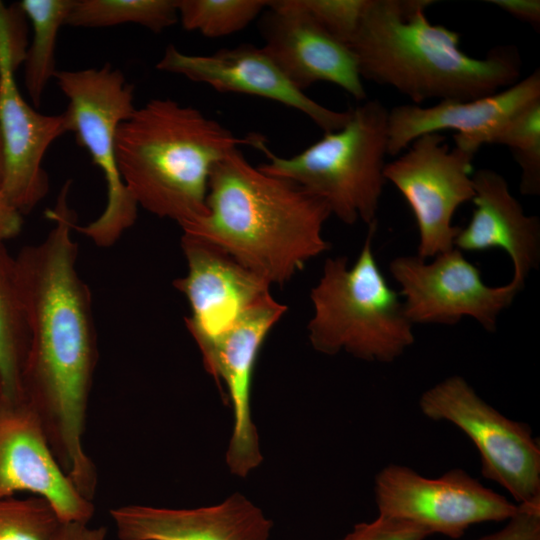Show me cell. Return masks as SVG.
I'll use <instances>...</instances> for the list:
<instances>
[{
	"label": "cell",
	"instance_id": "44dd1931",
	"mask_svg": "<svg viewBox=\"0 0 540 540\" xmlns=\"http://www.w3.org/2000/svg\"><path fill=\"white\" fill-rule=\"evenodd\" d=\"M30 334L15 257L0 240V398L22 400Z\"/></svg>",
	"mask_w": 540,
	"mask_h": 540
},
{
	"label": "cell",
	"instance_id": "ac0fdd59",
	"mask_svg": "<svg viewBox=\"0 0 540 540\" xmlns=\"http://www.w3.org/2000/svg\"><path fill=\"white\" fill-rule=\"evenodd\" d=\"M538 99L540 70L535 69L515 84L477 99L395 106L388 112L387 153L396 156L422 135L453 130L455 147L475 155L514 114Z\"/></svg>",
	"mask_w": 540,
	"mask_h": 540
},
{
	"label": "cell",
	"instance_id": "7402d4cb",
	"mask_svg": "<svg viewBox=\"0 0 540 540\" xmlns=\"http://www.w3.org/2000/svg\"><path fill=\"white\" fill-rule=\"evenodd\" d=\"M74 0H22L18 6L32 26V39L26 48L24 84L35 107L39 106L49 81L56 72L58 34Z\"/></svg>",
	"mask_w": 540,
	"mask_h": 540
},
{
	"label": "cell",
	"instance_id": "3957f363",
	"mask_svg": "<svg viewBox=\"0 0 540 540\" xmlns=\"http://www.w3.org/2000/svg\"><path fill=\"white\" fill-rule=\"evenodd\" d=\"M433 0H370L349 46L362 79L390 86L415 105L428 99L472 100L519 81L522 63L515 46L474 58L460 49V34L432 24Z\"/></svg>",
	"mask_w": 540,
	"mask_h": 540
},
{
	"label": "cell",
	"instance_id": "4dcf8cb0",
	"mask_svg": "<svg viewBox=\"0 0 540 540\" xmlns=\"http://www.w3.org/2000/svg\"><path fill=\"white\" fill-rule=\"evenodd\" d=\"M22 214L15 209L0 191V240L16 237L22 229Z\"/></svg>",
	"mask_w": 540,
	"mask_h": 540
},
{
	"label": "cell",
	"instance_id": "30bf717a",
	"mask_svg": "<svg viewBox=\"0 0 540 540\" xmlns=\"http://www.w3.org/2000/svg\"><path fill=\"white\" fill-rule=\"evenodd\" d=\"M374 495L380 516L453 539L471 525L509 520L519 510L460 468L427 478L410 467L389 464L375 476Z\"/></svg>",
	"mask_w": 540,
	"mask_h": 540
},
{
	"label": "cell",
	"instance_id": "1f68e13d",
	"mask_svg": "<svg viewBox=\"0 0 540 540\" xmlns=\"http://www.w3.org/2000/svg\"><path fill=\"white\" fill-rule=\"evenodd\" d=\"M107 530L104 526L90 527L88 523H63L56 540H105Z\"/></svg>",
	"mask_w": 540,
	"mask_h": 540
},
{
	"label": "cell",
	"instance_id": "7c38bea8",
	"mask_svg": "<svg viewBox=\"0 0 540 540\" xmlns=\"http://www.w3.org/2000/svg\"><path fill=\"white\" fill-rule=\"evenodd\" d=\"M389 270L401 287L412 324L454 325L470 317L494 332L499 314L523 288L513 280L498 287L486 285L480 270L456 248L431 263L419 256H400L390 262Z\"/></svg>",
	"mask_w": 540,
	"mask_h": 540
},
{
	"label": "cell",
	"instance_id": "9a60e30c",
	"mask_svg": "<svg viewBox=\"0 0 540 540\" xmlns=\"http://www.w3.org/2000/svg\"><path fill=\"white\" fill-rule=\"evenodd\" d=\"M156 68L204 83L221 93H242L279 102L309 117L324 133L342 128L350 109L327 108L298 89L263 48L243 44L211 55L187 54L169 45Z\"/></svg>",
	"mask_w": 540,
	"mask_h": 540
},
{
	"label": "cell",
	"instance_id": "8fae6325",
	"mask_svg": "<svg viewBox=\"0 0 540 540\" xmlns=\"http://www.w3.org/2000/svg\"><path fill=\"white\" fill-rule=\"evenodd\" d=\"M474 154L449 148L440 133L425 134L402 156L385 165L384 177L410 206L419 230L418 256L436 257L454 248L460 227L452 218L472 201Z\"/></svg>",
	"mask_w": 540,
	"mask_h": 540
},
{
	"label": "cell",
	"instance_id": "cb8c5ba5",
	"mask_svg": "<svg viewBox=\"0 0 540 540\" xmlns=\"http://www.w3.org/2000/svg\"><path fill=\"white\" fill-rule=\"evenodd\" d=\"M264 0H176L178 20L188 31L219 38L246 28L267 8Z\"/></svg>",
	"mask_w": 540,
	"mask_h": 540
},
{
	"label": "cell",
	"instance_id": "83f0119b",
	"mask_svg": "<svg viewBox=\"0 0 540 540\" xmlns=\"http://www.w3.org/2000/svg\"><path fill=\"white\" fill-rule=\"evenodd\" d=\"M431 534L412 523L378 515L354 526L341 540H424Z\"/></svg>",
	"mask_w": 540,
	"mask_h": 540
},
{
	"label": "cell",
	"instance_id": "d6a6232c",
	"mask_svg": "<svg viewBox=\"0 0 540 540\" xmlns=\"http://www.w3.org/2000/svg\"><path fill=\"white\" fill-rule=\"evenodd\" d=\"M3 169H4V162H3V148H2V139L0 134V187L3 179Z\"/></svg>",
	"mask_w": 540,
	"mask_h": 540
},
{
	"label": "cell",
	"instance_id": "8992f818",
	"mask_svg": "<svg viewBox=\"0 0 540 540\" xmlns=\"http://www.w3.org/2000/svg\"><path fill=\"white\" fill-rule=\"evenodd\" d=\"M389 110L378 100L354 109L346 124L291 157L277 156L261 135L252 146L267 157L263 172L288 179L323 200L343 223H376L383 187Z\"/></svg>",
	"mask_w": 540,
	"mask_h": 540
},
{
	"label": "cell",
	"instance_id": "5bb4252c",
	"mask_svg": "<svg viewBox=\"0 0 540 540\" xmlns=\"http://www.w3.org/2000/svg\"><path fill=\"white\" fill-rule=\"evenodd\" d=\"M260 28L262 48L298 89L324 81L356 100L366 98L351 47L327 32L299 0L269 1Z\"/></svg>",
	"mask_w": 540,
	"mask_h": 540
},
{
	"label": "cell",
	"instance_id": "4fadbf2b",
	"mask_svg": "<svg viewBox=\"0 0 540 540\" xmlns=\"http://www.w3.org/2000/svg\"><path fill=\"white\" fill-rule=\"evenodd\" d=\"M287 306L268 295L250 307L228 329L199 346L206 370L227 389L233 429L226 453L230 472L246 477L263 460L251 416L250 393L259 350Z\"/></svg>",
	"mask_w": 540,
	"mask_h": 540
},
{
	"label": "cell",
	"instance_id": "ffe728a7",
	"mask_svg": "<svg viewBox=\"0 0 540 540\" xmlns=\"http://www.w3.org/2000/svg\"><path fill=\"white\" fill-rule=\"evenodd\" d=\"M472 180L475 209L469 223L459 229L454 246L463 251L504 250L514 268L511 280L524 287L540 262L539 218L525 214L498 172L479 169Z\"/></svg>",
	"mask_w": 540,
	"mask_h": 540
},
{
	"label": "cell",
	"instance_id": "e0dca14e",
	"mask_svg": "<svg viewBox=\"0 0 540 540\" xmlns=\"http://www.w3.org/2000/svg\"><path fill=\"white\" fill-rule=\"evenodd\" d=\"M181 248L187 273L173 286L187 299L186 327L198 347L211 341L251 306L268 296L270 284L228 253L196 236L183 233Z\"/></svg>",
	"mask_w": 540,
	"mask_h": 540
},
{
	"label": "cell",
	"instance_id": "603a6c76",
	"mask_svg": "<svg viewBox=\"0 0 540 540\" xmlns=\"http://www.w3.org/2000/svg\"><path fill=\"white\" fill-rule=\"evenodd\" d=\"M177 21L176 0H74L65 25L104 28L137 24L159 33Z\"/></svg>",
	"mask_w": 540,
	"mask_h": 540
},
{
	"label": "cell",
	"instance_id": "277c9868",
	"mask_svg": "<svg viewBox=\"0 0 540 540\" xmlns=\"http://www.w3.org/2000/svg\"><path fill=\"white\" fill-rule=\"evenodd\" d=\"M252 143L253 134L238 138L194 107L155 98L119 125L116 160L136 204L182 227L207 214L214 166Z\"/></svg>",
	"mask_w": 540,
	"mask_h": 540
},
{
	"label": "cell",
	"instance_id": "ba28073f",
	"mask_svg": "<svg viewBox=\"0 0 540 540\" xmlns=\"http://www.w3.org/2000/svg\"><path fill=\"white\" fill-rule=\"evenodd\" d=\"M25 15L0 1V134L3 179L0 191L21 214L46 196L49 180L42 164L51 144L69 133L66 115H45L31 107L18 89L15 71L26 52Z\"/></svg>",
	"mask_w": 540,
	"mask_h": 540
},
{
	"label": "cell",
	"instance_id": "7a4b0ae2",
	"mask_svg": "<svg viewBox=\"0 0 540 540\" xmlns=\"http://www.w3.org/2000/svg\"><path fill=\"white\" fill-rule=\"evenodd\" d=\"M207 214L182 226L270 285H283L327 251L328 205L296 183L254 167L236 148L213 168Z\"/></svg>",
	"mask_w": 540,
	"mask_h": 540
},
{
	"label": "cell",
	"instance_id": "4316f807",
	"mask_svg": "<svg viewBox=\"0 0 540 540\" xmlns=\"http://www.w3.org/2000/svg\"><path fill=\"white\" fill-rule=\"evenodd\" d=\"M302 7L331 35L350 44L370 0H299Z\"/></svg>",
	"mask_w": 540,
	"mask_h": 540
},
{
	"label": "cell",
	"instance_id": "9c48e42d",
	"mask_svg": "<svg viewBox=\"0 0 540 540\" xmlns=\"http://www.w3.org/2000/svg\"><path fill=\"white\" fill-rule=\"evenodd\" d=\"M419 408L425 417L460 429L478 450L482 476L516 504H540V447L527 424L504 416L460 375L424 391Z\"/></svg>",
	"mask_w": 540,
	"mask_h": 540
},
{
	"label": "cell",
	"instance_id": "d4e9b609",
	"mask_svg": "<svg viewBox=\"0 0 540 540\" xmlns=\"http://www.w3.org/2000/svg\"><path fill=\"white\" fill-rule=\"evenodd\" d=\"M491 144L508 147L521 169L520 192L540 194V99L514 114L495 134Z\"/></svg>",
	"mask_w": 540,
	"mask_h": 540
},
{
	"label": "cell",
	"instance_id": "5b68a950",
	"mask_svg": "<svg viewBox=\"0 0 540 540\" xmlns=\"http://www.w3.org/2000/svg\"><path fill=\"white\" fill-rule=\"evenodd\" d=\"M376 223L369 226L363 247L349 267L346 257L326 259L311 289L314 313L308 323L313 348L334 355L390 363L414 343L413 324L403 302L387 283L372 250Z\"/></svg>",
	"mask_w": 540,
	"mask_h": 540
},
{
	"label": "cell",
	"instance_id": "f546056e",
	"mask_svg": "<svg viewBox=\"0 0 540 540\" xmlns=\"http://www.w3.org/2000/svg\"><path fill=\"white\" fill-rule=\"evenodd\" d=\"M487 2L537 30L540 27L539 0H489Z\"/></svg>",
	"mask_w": 540,
	"mask_h": 540
},
{
	"label": "cell",
	"instance_id": "d6986e66",
	"mask_svg": "<svg viewBox=\"0 0 540 540\" xmlns=\"http://www.w3.org/2000/svg\"><path fill=\"white\" fill-rule=\"evenodd\" d=\"M120 540H269L272 522L235 493L193 509L126 505L109 511Z\"/></svg>",
	"mask_w": 540,
	"mask_h": 540
},
{
	"label": "cell",
	"instance_id": "2e32d148",
	"mask_svg": "<svg viewBox=\"0 0 540 540\" xmlns=\"http://www.w3.org/2000/svg\"><path fill=\"white\" fill-rule=\"evenodd\" d=\"M28 492L45 498L63 523H89L94 505L63 472L35 412L0 398V499Z\"/></svg>",
	"mask_w": 540,
	"mask_h": 540
},
{
	"label": "cell",
	"instance_id": "f1b7e54d",
	"mask_svg": "<svg viewBox=\"0 0 540 540\" xmlns=\"http://www.w3.org/2000/svg\"><path fill=\"white\" fill-rule=\"evenodd\" d=\"M518 505V512L502 529L477 540H540V504Z\"/></svg>",
	"mask_w": 540,
	"mask_h": 540
},
{
	"label": "cell",
	"instance_id": "6da1fadb",
	"mask_svg": "<svg viewBox=\"0 0 540 540\" xmlns=\"http://www.w3.org/2000/svg\"><path fill=\"white\" fill-rule=\"evenodd\" d=\"M71 184H63L46 211L53 227L45 239L15 256L30 334L22 400L40 420L63 472L92 500L97 471L83 439L98 347L92 294L76 266Z\"/></svg>",
	"mask_w": 540,
	"mask_h": 540
},
{
	"label": "cell",
	"instance_id": "484cf974",
	"mask_svg": "<svg viewBox=\"0 0 540 540\" xmlns=\"http://www.w3.org/2000/svg\"><path fill=\"white\" fill-rule=\"evenodd\" d=\"M62 524L43 497L0 499V540H56Z\"/></svg>",
	"mask_w": 540,
	"mask_h": 540
},
{
	"label": "cell",
	"instance_id": "52a82bcc",
	"mask_svg": "<svg viewBox=\"0 0 540 540\" xmlns=\"http://www.w3.org/2000/svg\"><path fill=\"white\" fill-rule=\"evenodd\" d=\"M57 86L68 100L69 132L103 173L107 201L101 215L76 230L109 247L136 221L138 205L125 187L116 160L119 125L136 109L134 86L109 63L99 68L58 70Z\"/></svg>",
	"mask_w": 540,
	"mask_h": 540
}]
</instances>
